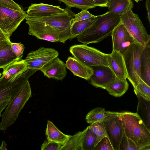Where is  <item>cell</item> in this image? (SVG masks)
I'll list each match as a JSON object with an SVG mask.
<instances>
[{
  "mask_svg": "<svg viewBox=\"0 0 150 150\" xmlns=\"http://www.w3.org/2000/svg\"><path fill=\"white\" fill-rule=\"evenodd\" d=\"M120 16L109 11L98 16L95 22L76 36L77 40L87 45L98 42L111 36L114 29L121 23Z\"/></svg>",
  "mask_w": 150,
  "mask_h": 150,
  "instance_id": "obj_1",
  "label": "cell"
},
{
  "mask_svg": "<svg viewBox=\"0 0 150 150\" xmlns=\"http://www.w3.org/2000/svg\"><path fill=\"white\" fill-rule=\"evenodd\" d=\"M124 134L135 143L139 150H150V131L136 113L121 112Z\"/></svg>",
  "mask_w": 150,
  "mask_h": 150,
  "instance_id": "obj_2",
  "label": "cell"
},
{
  "mask_svg": "<svg viewBox=\"0 0 150 150\" xmlns=\"http://www.w3.org/2000/svg\"><path fill=\"white\" fill-rule=\"evenodd\" d=\"M31 96V88L28 80L12 95L8 105L1 116V130H6L15 122L20 112Z\"/></svg>",
  "mask_w": 150,
  "mask_h": 150,
  "instance_id": "obj_3",
  "label": "cell"
},
{
  "mask_svg": "<svg viewBox=\"0 0 150 150\" xmlns=\"http://www.w3.org/2000/svg\"><path fill=\"white\" fill-rule=\"evenodd\" d=\"M68 13L49 16H31L27 15L25 19L40 22L46 23L52 28L58 36L59 42L64 44L68 40L76 37L71 33V20L75 14L67 7Z\"/></svg>",
  "mask_w": 150,
  "mask_h": 150,
  "instance_id": "obj_4",
  "label": "cell"
},
{
  "mask_svg": "<svg viewBox=\"0 0 150 150\" xmlns=\"http://www.w3.org/2000/svg\"><path fill=\"white\" fill-rule=\"evenodd\" d=\"M69 50L74 57L87 66L108 67V54L95 48L83 44L75 45L71 46Z\"/></svg>",
  "mask_w": 150,
  "mask_h": 150,
  "instance_id": "obj_5",
  "label": "cell"
},
{
  "mask_svg": "<svg viewBox=\"0 0 150 150\" xmlns=\"http://www.w3.org/2000/svg\"><path fill=\"white\" fill-rule=\"evenodd\" d=\"M145 47L135 42L122 55L127 74V78L133 88L140 79L141 59Z\"/></svg>",
  "mask_w": 150,
  "mask_h": 150,
  "instance_id": "obj_6",
  "label": "cell"
},
{
  "mask_svg": "<svg viewBox=\"0 0 150 150\" xmlns=\"http://www.w3.org/2000/svg\"><path fill=\"white\" fill-rule=\"evenodd\" d=\"M130 5L120 16L121 22L135 41L145 47L150 35H149L138 15L132 11Z\"/></svg>",
  "mask_w": 150,
  "mask_h": 150,
  "instance_id": "obj_7",
  "label": "cell"
},
{
  "mask_svg": "<svg viewBox=\"0 0 150 150\" xmlns=\"http://www.w3.org/2000/svg\"><path fill=\"white\" fill-rule=\"evenodd\" d=\"M27 15L23 10L16 11L0 6V30L10 37Z\"/></svg>",
  "mask_w": 150,
  "mask_h": 150,
  "instance_id": "obj_8",
  "label": "cell"
},
{
  "mask_svg": "<svg viewBox=\"0 0 150 150\" xmlns=\"http://www.w3.org/2000/svg\"><path fill=\"white\" fill-rule=\"evenodd\" d=\"M121 115V112H115L103 121L107 137L114 150H119L124 133Z\"/></svg>",
  "mask_w": 150,
  "mask_h": 150,
  "instance_id": "obj_9",
  "label": "cell"
},
{
  "mask_svg": "<svg viewBox=\"0 0 150 150\" xmlns=\"http://www.w3.org/2000/svg\"><path fill=\"white\" fill-rule=\"evenodd\" d=\"M59 55V52L54 48L41 47L29 52L25 60L28 69L40 70Z\"/></svg>",
  "mask_w": 150,
  "mask_h": 150,
  "instance_id": "obj_10",
  "label": "cell"
},
{
  "mask_svg": "<svg viewBox=\"0 0 150 150\" xmlns=\"http://www.w3.org/2000/svg\"><path fill=\"white\" fill-rule=\"evenodd\" d=\"M37 71L28 69L16 78L8 81L0 80V103L9 104L12 95Z\"/></svg>",
  "mask_w": 150,
  "mask_h": 150,
  "instance_id": "obj_11",
  "label": "cell"
},
{
  "mask_svg": "<svg viewBox=\"0 0 150 150\" xmlns=\"http://www.w3.org/2000/svg\"><path fill=\"white\" fill-rule=\"evenodd\" d=\"M26 23L28 25V35L49 42H59L56 32L48 25L40 22L29 20H26Z\"/></svg>",
  "mask_w": 150,
  "mask_h": 150,
  "instance_id": "obj_12",
  "label": "cell"
},
{
  "mask_svg": "<svg viewBox=\"0 0 150 150\" xmlns=\"http://www.w3.org/2000/svg\"><path fill=\"white\" fill-rule=\"evenodd\" d=\"M111 36L112 50L122 55L131 45L136 42L121 22L114 29Z\"/></svg>",
  "mask_w": 150,
  "mask_h": 150,
  "instance_id": "obj_13",
  "label": "cell"
},
{
  "mask_svg": "<svg viewBox=\"0 0 150 150\" xmlns=\"http://www.w3.org/2000/svg\"><path fill=\"white\" fill-rule=\"evenodd\" d=\"M92 68L94 72L89 80L93 86L106 90L115 81L116 77L109 67L97 66Z\"/></svg>",
  "mask_w": 150,
  "mask_h": 150,
  "instance_id": "obj_14",
  "label": "cell"
},
{
  "mask_svg": "<svg viewBox=\"0 0 150 150\" xmlns=\"http://www.w3.org/2000/svg\"><path fill=\"white\" fill-rule=\"evenodd\" d=\"M10 37L0 30V68L3 69L9 64L20 59L13 51Z\"/></svg>",
  "mask_w": 150,
  "mask_h": 150,
  "instance_id": "obj_15",
  "label": "cell"
},
{
  "mask_svg": "<svg viewBox=\"0 0 150 150\" xmlns=\"http://www.w3.org/2000/svg\"><path fill=\"white\" fill-rule=\"evenodd\" d=\"M68 13V9L67 7L64 9L59 6L43 3L32 4L27 11V15L31 16H49Z\"/></svg>",
  "mask_w": 150,
  "mask_h": 150,
  "instance_id": "obj_16",
  "label": "cell"
},
{
  "mask_svg": "<svg viewBox=\"0 0 150 150\" xmlns=\"http://www.w3.org/2000/svg\"><path fill=\"white\" fill-rule=\"evenodd\" d=\"M66 68V64L57 57L46 64L40 71L49 79L62 81L67 75Z\"/></svg>",
  "mask_w": 150,
  "mask_h": 150,
  "instance_id": "obj_17",
  "label": "cell"
},
{
  "mask_svg": "<svg viewBox=\"0 0 150 150\" xmlns=\"http://www.w3.org/2000/svg\"><path fill=\"white\" fill-rule=\"evenodd\" d=\"M108 67L116 77L120 79H127V74L123 55L119 52L112 50L108 54Z\"/></svg>",
  "mask_w": 150,
  "mask_h": 150,
  "instance_id": "obj_18",
  "label": "cell"
},
{
  "mask_svg": "<svg viewBox=\"0 0 150 150\" xmlns=\"http://www.w3.org/2000/svg\"><path fill=\"white\" fill-rule=\"evenodd\" d=\"M66 66L74 76L87 80H89L94 72L92 67L85 65L74 57L68 58Z\"/></svg>",
  "mask_w": 150,
  "mask_h": 150,
  "instance_id": "obj_19",
  "label": "cell"
},
{
  "mask_svg": "<svg viewBox=\"0 0 150 150\" xmlns=\"http://www.w3.org/2000/svg\"><path fill=\"white\" fill-rule=\"evenodd\" d=\"M28 69L25 59L16 61L3 69L0 79L9 81L16 78Z\"/></svg>",
  "mask_w": 150,
  "mask_h": 150,
  "instance_id": "obj_20",
  "label": "cell"
},
{
  "mask_svg": "<svg viewBox=\"0 0 150 150\" xmlns=\"http://www.w3.org/2000/svg\"><path fill=\"white\" fill-rule=\"evenodd\" d=\"M138 98L136 113L150 131V101L134 92Z\"/></svg>",
  "mask_w": 150,
  "mask_h": 150,
  "instance_id": "obj_21",
  "label": "cell"
},
{
  "mask_svg": "<svg viewBox=\"0 0 150 150\" xmlns=\"http://www.w3.org/2000/svg\"><path fill=\"white\" fill-rule=\"evenodd\" d=\"M47 139L63 145L71 136L62 133L51 121L48 120L45 131Z\"/></svg>",
  "mask_w": 150,
  "mask_h": 150,
  "instance_id": "obj_22",
  "label": "cell"
},
{
  "mask_svg": "<svg viewBox=\"0 0 150 150\" xmlns=\"http://www.w3.org/2000/svg\"><path fill=\"white\" fill-rule=\"evenodd\" d=\"M140 78L150 87V48L145 47L141 59Z\"/></svg>",
  "mask_w": 150,
  "mask_h": 150,
  "instance_id": "obj_23",
  "label": "cell"
},
{
  "mask_svg": "<svg viewBox=\"0 0 150 150\" xmlns=\"http://www.w3.org/2000/svg\"><path fill=\"white\" fill-rule=\"evenodd\" d=\"M128 87L127 79L116 77L114 82L106 90L110 95L115 97H120L125 93Z\"/></svg>",
  "mask_w": 150,
  "mask_h": 150,
  "instance_id": "obj_24",
  "label": "cell"
},
{
  "mask_svg": "<svg viewBox=\"0 0 150 150\" xmlns=\"http://www.w3.org/2000/svg\"><path fill=\"white\" fill-rule=\"evenodd\" d=\"M86 128L79 131L73 136L63 145L61 150H82V144Z\"/></svg>",
  "mask_w": 150,
  "mask_h": 150,
  "instance_id": "obj_25",
  "label": "cell"
},
{
  "mask_svg": "<svg viewBox=\"0 0 150 150\" xmlns=\"http://www.w3.org/2000/svg\"><path fill=\"white\" fill-rule=\"evenodd\" d=\"M132 5V0H108L107 7L111 13L121 16Z\"/></svg>",
  "mask_w": 150,
  "mask_h": 150,
  "instance_id": "obj_26",
  "label": "cell"
},
{
  "mask_svg": "<svg viewBox=\"0 0 150 150\" xmlns=\"http://www.w3.org/2000/svg\"><path fill=\"white\" fill-rule=\"evenodd\" d=\"M114 112L106 111L103 108L97 107L88 112L86 116V120L88 123L91 124L103 121L107 117L113 114Z\"/></svg>",
  "mask_w": 150,
  "mask_h": 150,
  "instance_id": "obj_27",
  "label": "cell"
},
{
  "mask_svg": "<svg viewBox=\"0 0 150 150\" xmlns=\"http://www.w3.org/2000/svg\"><path fill=\"white\" fill-rule=\"evenodd\" d=\"M98 18V16H95L88 19L76 22L71 25V34L76 37L91 26Z\"/></svg>",
  "mask_w": 150,
  "mask_h": 150,
  "instance_id": "obj_28",
  "label": "cell"
},
{
  "mask_svg": "<svg viewBox=\"0 0 150 150\" xmlns=\"http://www.w3.org/2000/svg\"><path fill=\"white\" fill-rule=\"evenodd\" d=\"M84 135L82 144V150H94L97 137L88 126Z\"/></svg>",
  "mask_w": 150,
  "mask_h": 150,
  "instance_id": "obj_29",
  "label": "cell"
},
{
  "mask_svg": "<svg viewBox=\"0 0 150 150\" xmlns=\"http://www.w3.org/2000/svg\"><path fill=\"white\" fill-rule=\"evenodd\" d=\"M64 3L67 6L81 9H88L97 6L94 4L87 0H59Z\"/></svg>",
  "mask_w": 150,
  "mask_h": 150,
  "instance_id": "obj_30",
  "label": "cell"
},
{
  "mask_svg": "<svg viewBox=\"0 0 150 150\" xmlns=\"http://www.w3.org/2000/svg\"><path fill=\"white\" fill-rule=\"evenodd\" d=\"M89 128L96 135L97 138L95 146L105 137H107L103 121L95 122L88 126Z\"/></svg>",
  "mask_w": 150,
  "mask_h": 150,
  "instance_id": "obj_31",
  "label": "cell"
},
{
  "mask_svg": "<svg viewBox=\"0 0 150 150\" xmlns=\"http://www.w3.org/2000/svg\"><path fill=\"white\" fill-rule=\"evenodd\" d=\"M134 88V92H137L145 99L150 101V87L141 78Z\"/></svg>",
  "mask_w": 150,
  "mask_h": 150,
  "instance_id": "obj_32",
  "label": "cell"
},
{
  "mask_svg": "<svg viewBox=\"0 0 150 150\" xmlns=\"http://www.w3.org/2000/svg\"><path fill=\"white\" fill-rule=\"evenodd\" d=\"M119 150H139L135 143L124 134Z\"/></svg>",
  "mask_w": 150,
  "mask_h": 150,
  "instance_id": "obj_33",
  "label": "cell"
},
{
  "mask_svg": "<svg viewBox=\"0 0 150 150\" xmlns=\"http://www.w3.org/2000/svg\"><path fill=\"white\" fill-rule=\"evenodd\" d=\"M94 16L90 13L88 9H82L79 13L75 14L74 17L71 19V25L76 22L86 20Z\"/></svg>",
  "mask_w": 150,
  "mask_h": 150,
  "instance_id": "obj_34",
  "label": "cell"
},
{
  "mask_svg": "<svg viewBox=\"0 0 150 150\" xmlns=\"http://www.w3.org/2000/svg\"><path fill=\"white\" fill-rule=\"evenodd\" d=\"M94 150H114L107 137L103 138L95 146Z\"/></svg>",
  "mask_w": 150,
  "mask_h": 150,
  "instance_id": "obj_35",
  "label": "cell"
},
{
  "mask_svg": "<svg viewBox=\"0 0 150 150\" xmlns=\"http://www.w3.org/2000/svg\"><path fill=\"white\" fill-rule=\"evenodd\" d=\"M63 145L46 139L42 144L41 150H61Z\"/></svg>",
  "mask_w": 150,
  "mask_h": 150,
  "instance_id": "obj_36",
  "label": "cell"
},
{
  "mask_svg": "<svg viewBox=\"0 0 150 150\" xmlns=\"http://www.w3.org/2000/svg\"><path fill=\"white\" fill-rule=\"evenodd\" d=\"M10 44L13 51L17 57L20 59H22L25 49L24 45L20 43L12 42H11Z\"/></svg>",
  "mask_w": 150,
  "mask_h": 150,
  "instance_id": "obj_37",
  "label": "cell"
},
{
  "mask_svg": "<svg viewBox=\"0 0 150 150\" xmlns=\"http://www.w3.org/2000/svg\"><path fill=\"white\" fill-rule=\"evenodd\" d=\"M0 6L13 10H23L20 6L13 0H0Z\"/></svg>",
  "mask_w": 150,
  "mask_h": 150,
  "instance_id": "obj_38",
  "label": "cell"
},
{
  "mask_svg": "<svg viewBox=\"0 0 150 150\" xmlns=\"http://www.w3.org/2000/svg\"><path fill=\"white\" fill-rule=\"evenodd\" d=\"M94 4L96 6L107 7L108 0H87Z\"/></svg>",
  "mask_w": 150,
  "mask_h": 150,
  "instance_id": "obj_39",
  "label": "cell"
},
{
  "mask_svg": "<svg viewBox=\"0 0 150 150\" xmlns=\"http://www.w3.org/2000/svg\"><path fill=\"white\" fill-rule=\"evenodd\" d=\"M146 6L148 18L150 24V0H146Z\"/></svg>",
  "mask_w": 150,
  "mask_h": 150,
  "instance_id": "obj_40",
  "label": "cell"
},
{
  "mask_svg": "<svg viewBox=\"0 0 150 150\" xmlns=\"http://www.w3.org/2000/svg\"><path fill=\"white\" fill-rule=\"evenodd\" d=\"M7 144L5 142V141L3 140L1 145L0 146V149L1 150H7L8 149L6 147Z\"/></svg>",
  "mask_w": 150,
  "mask_h": 150,
  "instance_id": "obj_41",
  "label": "cell"
},
{
  "mask_svg": "<svg viewBox=\"0 0 150 150\" xmlns=\"http://www.w3.org/2000/svg\"><path fill=\"white\" fill-rule=\"evenodd\" d=\"M145 47H148L150 48V36L146 44Z\"/></svg>",
  "mask_w": 150,
  "mask_h": 150,
  "instance_id": "obj_42",
  "label": "cell"
},
{
  "mask_svg": "<svg viewBox=\"0 0 150 150\" xmlns=\"http://www.w3.org/2000/svg\"><path fill=\"white\" fill-rule=\"evenodd\" d=\"M134 0V1H136L137 2H138L139 1H141L142 0Z\"/></svg>",
  "mask_w": 150,
  "mask_h": 150,
  "instance_id": "obj_43",
  "label": "cell"
}]
</instances>
